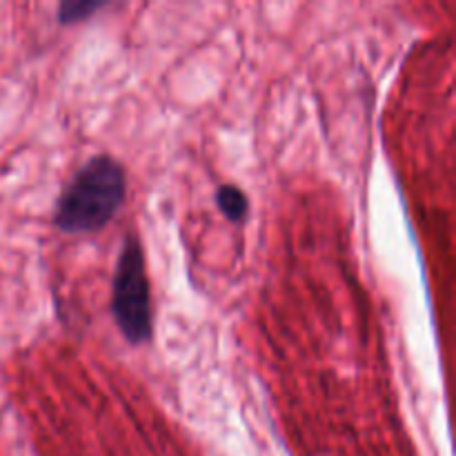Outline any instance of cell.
<instances>
[{"label":"cell","mask_w":456,"mask_h":456,"mask_svg":"<svg viewBox=\"0 0 456 456\" xmlns=\"http://www.w3.org/2000/svg\"><path fill=\"white\" fill-rule=\"evenodd\" d=\"M216 205H218V209L225 214V218H230V221H234V223L245 221V216H248V209H249L248 196H245L236 185L218 187Z\"/></svg>","instance_id":"cell-3"},{"label":"cell","mask_w":456,"mask_h":456,"mask_svg":"<svg viewBox=\"0 0 456 456\" xmlns=\"http://www.w3.org/2000/svg\"><path fill=\"white\" fill-rule=\"evenodd\" d=\"M111 312L116 325L132 346H142L151 338V301L147 281L145 252L136 234H127L123 240L118 263L114 272L111 289Z\"/></svg>","instance_id":"cell-2"},{"label":"cell","mask_w":456,"mask_h":456,"mask_svg":"<svg viewBox=\"0 0 456 456\" xmlns=\"http://www.w3.org/2000/svg\"><path fill=\"white\" fill-rule=\"evenodd\" d=\"M127 191L125 169L114 156H94L76 172L56 205L58 230L67 234H92L114 218Z\"/></svg>","instance_id":"cell-1"},{"label":"cell","mask_w":456,"mask_h":456,"mask_svg":"<svg viewBox=\"0 0 456 456\" xmlns=\"http://www.w3.org/2000/svg\"><path fill=\"white\" fill-rule=\"evenodd\" d=\"M98 7H101L98 3H65L58 9V18H61V22H67V25H69V22L85 20V18L92 12H96Z\"/></svg>","instance_id":"cell-4"}]
</instances>
